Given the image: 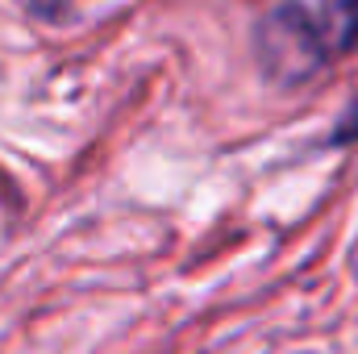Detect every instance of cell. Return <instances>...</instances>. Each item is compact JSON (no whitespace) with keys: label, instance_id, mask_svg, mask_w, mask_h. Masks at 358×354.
Returning <instances> with one entry per match:
<instances>
[{"label":"cell","instance_id":"cell-3","mask_svg":"<svg viewBox=\"0 0 358 354\" xmlns=\"http://www.w3.org/2000/svg\"><path fill=\"white\" fill-rule=\"evenodd\" d=\"M358 138V100L342 113V121H338V129H334V142H350Z\"/></svg>","mask_w":358,"mask_h":354},{"label":"cell","instance_id":"cell-2","mask_svg":"<svg viewBox=\"0 0 358 354\" xmlns=\"http://www.w3.org/2000/svg\"><path fill=\"white\" fill-rule=\"evenodd\" d=\"M313 17H317V29L329 46V55L358 50V0H317Z\"/></svg>","mask_w":358,"mask_h":354},{"label":"cell","instance_id":"cell-4","mask_svg":"<svg viewBox=\"0 0 358 354\" xmlns=\"http://www.w3.org/2000/svg\"><path fill=\"white\" fill-rule=\"evenodd\" d=\"M25 4H29L42 21H59V17L67 13V4H71V0H25Z\"/></svg>","mask_w":358,"mask_h":354},{"label":"cell","instance_id":"cell-1","mask_svg":"<svg viewBox=\"0 0 358 354\" xmlns=\"http://www.w3.org/2000/svg\"><path fill=\"white\" fill-rule=\"evenodd\" d=\"M259 59L267 76L292 84V80L313 76L329 59V46L317 29V17L304 4H279L259 25Z\"/></svg>","mask_w":358,"mask_h":354}]
</instances>
